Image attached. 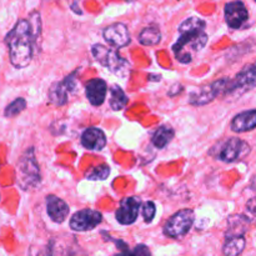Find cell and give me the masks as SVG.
<instances>
[{"mask_svg":"<svg viewBox=\"0 0 256 256\" xmlns=\"http://www.w3.org/2000/svg\"><path fill=\"white\" fill-rule=\"evenodd\" d=\"M42 32L39 12H32L29 19H22L15 24L5 38L9 48L10 62L16 69L26 68L32 62L34 42Z\"/></svg>","mask_w":256,"mask_h":256,"instance_id":"obj_1","label":"cell"},{"mask_svg":"<svg viewBox=\"0 0 256 256\" xmlns=\"http://www.w3.org/2000/svg\"><path fill=\"white\" fill-rule=\"evenodd\" d=\"M206 22L198 16L188 18L179 25V39L172 45L175 58L182 64H189L208 42Z\"/></svg>","mask_w":256,"mask_h":256,"instance_id":"obj_2","label":"cell"},{"mask_svg":"<svg viewBox=\"0 0 256 256\" xmlns=\"http://www.w3.org/2000/svg\"><path fill=\"white\" fill-rule=\"evenodd\" d=\"M40 182V168L35 159L34 148H29L18 162V184L22 190H30L36 188Z\"/></svg>","mask_w":256,"mask_h":256,"instance_id":"obj_3","label":"cell"},{"mask_svg":"<svg viewBox=\"0 0 256 256\" xmlns=\"http://www.w3.org/2000/svg\"><path fill=\"white\" fill-rule=\"evenodd\" d=\"M250 152V146L239 138H229L219 142L212 149L210 154L224 162H235L242 160Z\"/></svg>","mask_w":256,"mask_h":256,"instance_id":"obj_4","label":"cell"},{"mask_svg":"<svg viewBox=\"0 0 256 256\" xmlns=\"http://www.w3.org/2000/svg\"><path fill=\"white\" fill-rule=\"evenodd\" d=\"M92 52L99 64H102V66L109 69L114 74L122 76V75L128 74V72H129V62L122 59L115 49L106 48L102 44H95L92 45Z\"/></svg>","mask_w":256,"mask_h":256,"instance_id":"obj_5","label":"cell"},{"mask_svg":"<svg viewBox=\"0 0 256 256\" xmlns=\"http://www.w3.org/2000/svg\"><path fill=\"white\" fill-rule=\"evenodd\" d=\"M195 220V212L192 209H182L175 212L166 222L164 226V232L170 238H182L186 235L192 229Z\"/></svg>","mask_w":256,"mask_h":256,"instance_id":"obj_6","label":"cell"},{"mask_svg":"<svg viewBox=\"0 0 256 256\" xmlns=\"http://www.w3.org/2000/svg\"><path fill=\"white\" fill-rule=\"evenodd\" d=\"M229 82L230 79L222 78V79L216 80V82H212V84L200 86L196 92H194L190 95L189 102L192 105H195V106H202V105H206L209 102H214L219 95L226 92Z\"/></svg>","mask_w":256,"mask_h":256,"instance_id":"obj_7","label":"cell"},{"mask_svg":"<svg viewBox=\"0 0 256 256\" xmlns=\"http://www.w3.org/2000/svg\"><path fill=\"white\" fill-rule=\"evenodd\" d=\"M256 85V65H246L234 79L229 82L225 95L240 96L244 92H249Z\"/></svg>","mask_w":256,"mask_h":256,"instance_id":"obj_8","label":"cell"},{"mask_svg":"<svg viewBox=\"0 0 256 256\" xmlns=\"http://www.w3.org/2000/svg\"><path fill=\"white\" fill-rule=\"evenodd\" d=\"M79 70H75L72 74L68 75L62 82H55L52 86L49 88V100L52 104L56 106L66 104L69 100V94L76 88V75Z\"/></svg>","mask_w":256,"mask_h":256,"instance_id":"obj_9","label":"cell"},{"mask_svg":"<svg viewBox=\"0 0 256 256\" xmlns=\"http://www.w3.org/2000/svg\"><path fill=\"white\" fill-rule=\"evenodd\" d=\"M102 215L96 210L82 209L75 212L70 219V228L74 232H89L102 222Z\"/></svg>","mask_w":256,"mask_h":256,"instance_id":"obj_10","label":"cell"},{"mask_svg":"<svg viewBox=\"0 0 256 256\" xmlns=\"http://www.w3.org/2000/svg\"><path fill=\"white\" fill-rule=\"evenodd\" d=\"M142 208V199L138 196L125 198L120 202L119 209L116 210L118 222L122 225H130L135 222L139 215V210Z\"/></svg>","mask_w":256,"mask_h":256,"instance_id":"obj_11","label":"cell"},{"mask_svg":"<svg viewBox=\"0 0 256 256\" xmlns=\"http://www.w3.org/2000/svg\"><path fill=\"white\" fill-rule=\"evenodd\" d=\"M225 22L232 29H240L249 19V12L246 6L240 0L230 2L225 5L224 9Z\"/></svg>","mask_w":256,"mask_h":256,"instance_id":"obj_12","label":"cell"},{"mask_svg":"<svg viewBox=\"0 0 256 256\" xmlns=\"http://www.w3.org/2000/svg\"><path fill=\"white\" fill-rule=\"evenodd\" d=\"M104 39L110 46L115 48V49H120V48L126 46L130 42V32L126 25L122 22H115V24L109 25L104 29Z\"/></svg>","mask_w":256,"mask_h":256,"instance_id":"obj_13","label":"cell"},{"mask_svg":"<svg viewBox=\"0 0 256 256\" xmlns=\"http://www.w3.org/2000/svg\"><path fill=\"white\" fill-rule=\"evenodd\" d=\"M108 92V84L105 80L95 78L85 85V95L89 102L94 106H100L105 102Z\"/></svg>","mask_w":256,"mask_h":256,"instance_id":"obj_14","label":"cell"},{"mask_svg":"<svg viewBox=\"0 0 256 256\" xmlns=\"http://www.w3.org/2000/svg\"><path fill=\"white\" fill-rule=\"evenodd\" d=\"M46 212L50 219L54 222L62 224L69 215V205L55 195H48L46 196Z\"/></svg>","mask_w":256,"mask_h":256,"instance_id":"obj_15","label":"cell"},{"mask_svg":"<svg viewBox=\"0 0 256 256\" xmlns=\"http://www.w3.org/2000/svg\"><path fill=\"white\" fill-rule=\"evenodd\" d=\"M82 144L88 150H102L106 145V136L104 132L98 128H88L82 135Z\"/></svg>","mask_w":256,"mask_h":256,"instance_id":"obj_16","label":"cell"},{"mask_svg":"<svg viewBox=\"0 0 256 256\" xmlns=\"http://www.w3.org/2000/svg\"><path fill=\"white\" fill-rule=\"evenodd\" d=\"M256 128V109L246 110L232 119V130L235 132H245Z\"/></svg>","mask_w":256,"mask_h":256,"instance_id":"obj_17","label":"cell"},{"mask_svg":"<svg viewBox=\"0 0 256 256\" xmlns=\"http://www.w3.org/2000/svg\"><path fill=\"white\" fill-rule=\"evenodd\" d=\"M250 222L246 219L244 214L242 215H232L228 219V232L226 239L236 236H244L249 228Z\"/></svg>","mask_w":256,"mask_h":256,"instance_id":"obj_18","label":"cell"},{"mask_svg":"<svg viewBox=\"0 0 256 256\" xmlns=\"http://www.w3.org/2000/svg\"><path fill=\"white\" fill-rule=\"evenodd\" d=\"M174 135H175L174 129H172V126H166V125H164V126H160L159 129L154 132L152 142L155 148H158V149H164V148L172 142Z\"/></svg>","mask_w":256,"mask_h":256,"instance_id":"obj_19","label":"cell"},{"mask_svg":"<svg viewBox=\"0 0 256 256\" xmlns=\"http://www.w3.org/2000/svg\"><path fill=\"white\" fill-rule=\"evenodd\" d=\"M110 106L115 112H120L124 109L128 104V96L124 92V90L119 85H112L110 88Z\"/></svg>","mask_w":256,"mask_h":256,"instance_id":"obj_20","label":"cell"},{"mask_svg":"<svg viewBox=\"0 0 256 256\" xmlns=\"http://www.w3.org/2000/svg\"><path fill=\"white\" fill-rule=\"evenodd\" d=\"M162 40V32L158 26H148L139 34V42L145 46H152L159 44Z\"/></svg>","mask_w":256,"mask_h":256,"instance_id":"obj_21","label":"cell"},{"mask_svg":"<svg viewBox=\"0 0 256 256\" xmlns=\"http://www.w3.org/2000/svg\"><path fill=\"white\" fill-rule=\"evenodd\" d=\"M245 249V238L244 236H236V238H230L226 239L224 245V252L225 256H239L244 252Z\"/></svg>","mask_w":256,"mask_h":256,"instance_id":"obj_22","label":"cell"},{"mask_svg":"<svg viewBox=\"0 0 256 256\" xmlns=\"http://www.w3.org/2000/svg\"><path fill=\"white\" fill-rule=\"evenodd\" d=\"M110 174V166L108 164H100L98 166L92 168L85 172V179L92 182H99V180H106Z\"/></svg>","mask_w":256,"mask_h":256,"instance_id":"obj_23","label":"cell"},{"mask_svg":"<svg viewBox=\"0 0 256 256\" xmlns=\"http://www.w3.org/2000/svg\"><path fill=\"white\" fill-rule=\"evenodd\" d=\"M26 108V102L22 98H18L14 102H10L6 108H5L4 115L6 118H14L16 115H19L20 112H24V109Z\"/></svg>","mask_w":256,"mask_h":256,"instance_id":"obj_24","label":"cell"},{"mask_svg":"<svg viewBox=\"0 0 256 256\" xmlns=\"http://www.w3.org/2000/svg\"><path fill=\"white\" fill-rule=\"evenodd\" d=\"M116 256H152L150 249L144 244L135 246L132 250H126L124 252H119Z\"/></svg>","mask_w":256,"mask_h":256,"instance_id":"obj_25","label":"cell"},{"mask_svg":"<svg viewBox=\"0 0 256 256\" xmlns=\"http://www.w3.org/2000/svg\"><path fill=\"white\" fill-rule=\"evenodd\" d=\"M244 215L246 216V219L249 220L250 224H252V222H256V196L252 198V199L246 202Z\"/></svg>","mask_w":256,"mask_h":256,"instance_id":"obj_26","label":"cell"},{"mask_svg":"<svg viewBox=\"0 0 256 256\" xmlns=\"http://www.w3.org/2000/svg\"><path fill=\"white\" fill-rule=\"evenodd\" d=\"M142 214L144 216V220L146 222H152V219L155 216V212H156V208L152 202H146L142 208Z\"/></svg>","mask_w":256,"mask_h":256,"instance_id":"obj_27","label":"cell"},{"mask_svg":"<svg viewBox=\"0 0 256 256\" xmlns=\"http://www.w3.org/2000/svg\"><path fill=\"white\" fill-rule=\"evenodd\" d=\"M172 89H174V92H169L168 94H169L170 96H175V95L180 94V92H182V89H184V88H182V85H180V84H174L172 86Z\"/></svg>","mask_w":256,"mask_h":256,"instance_id":"obj_28","label":"cell"},{"mask_svg":"<svg viewBox=\"0 0 256 256\" xmlns=\"http://www.w3.org/2000/svg\"><path fill=\"white\" fill-rule=\"evenodd\" d=\"M250 188H252V190H255L256 192V175L254 178H252V184H250Z\"/></svg>","mask_w":256,"mask_h":256,"instance_id":"obj_29","label":"cell"},{"mask_svg":"<svg viewBox=\"0 0 256 256\" xmlns=\"http://www.w3.org/2000/svg\"><path fill=\"white\" fill-rule=\"evenodd\" d=\"M255 2H256V0H255Z\"/></svg>","mask_w":256,"mask_h":256,"instance_id":"obj_30","label":"cell"}]
</instances>
